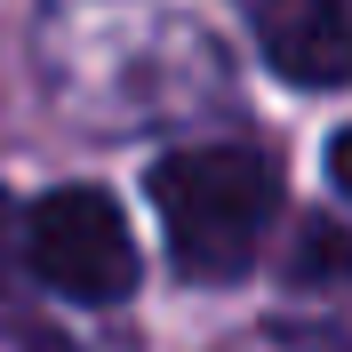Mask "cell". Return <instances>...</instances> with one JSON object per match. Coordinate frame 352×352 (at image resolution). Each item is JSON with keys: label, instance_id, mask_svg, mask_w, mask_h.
I'll list each match as a JSON object with an SVG mask.
<instances>
[{"label": "cell", "instance_id": "1", "mask_svg": "<svg viewBox=\"0 0 352 352\" xmlns=\"http://www.w3.org/2000/svg\"><path fill=\"white\" fill-rule=\"evenodd\" d=\"M153 208L168 224V256L184 280H241L264 256L280 176L248 144H200V153H168L153 168Z\"/></svg>", "mask_w": 352, "mask_h": 352}, {"label": "cell", "instance_id": "2", "mask_svg": "<svg viewBox=\"0 0 352 352\" xmlns=\"http://www.w3.org/2000/svg\"><path fill=\"white\" fill-rule=\"evenodd\" d=\"M24 256L56 296H80V305H120L136 288V241L129 217L112 208L96 184H65V192L32 200L24 217Z\"/></svg>", "mask_w": 352, "mask_h": 352}, {"label": "cell", "instance_id": "3", "mask_svg": "<svg viewBox=\"0 0 352 352\" xmlns=\"http://www.w3.org/2000/svg\"><path fill=\"white\" fill-rule=\"evenodd\" d=\"M264 65L296 88H352V0H248Z\"/></svg>", "mask_w": 352, "mask_h": 352}, {"label": "cell", "instance_id": "4", "mask_svg": "<svg viewBox=\"0 0 352 352\" xmlns=\"http://www.w3.org/2000/svg\"><path fill=\"white\" fill-rule=\"evenodd\" d=\"M288 280H305V288L352 280V232L336 217H305L296 224V248H288Z\"/></svg>", "mask_w": 352, "mask_h": 352}, {"label": "cell", "instance_id": "5", "mask_svg": "<svg viewBox=\"0 0 352 352\" xmlns=\"http://www.w3.org/2000/svg\"><path fill=\"white\" fill-rule=\"evenodd\" d=\"M329 176H336V192L352 200V129H336V144H329Z\"/></svg>", "mask_w": 352, "mask_h": 352}]
</instances>
